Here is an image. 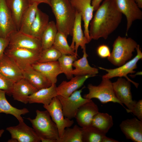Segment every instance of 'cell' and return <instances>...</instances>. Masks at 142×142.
<instances>
[{
  "label": "cell",
  "mask_w": 142,
  "mask_h": 142,
  "mask_svg": "<svg viewBox=\"0 0 142 142\" xmlns=\"http://www.w3.org/2000/svg\"><path fill=\"white\" fill-rule=\"evenodd\" d=\"M71 3L76 10L80 13L84 22V35L89 43L91 40L89 33L90 22L93 17L94 11L91 4L92 0H71Z\"/></svg>",
  "instance_id": "5bb4252c"
},
{
  "label": "cell",
  "mask_w": 142,
  "mask_h": 142,
  "mask_svg": "<svg viewBox=\"0 0 142 142\" xmlns=\"http://www.w3.org/2000/svg\"><path fill=\"white\" fill-rule=\"evenodd\" d=\"M103 0H92L91 4L93 7L94 11H96L100 5V3Z\"/></svg>",
  "instance_id": "60d3db41"
},
{
  "label": "cell",
  "mask_w": 142,
  "mask_h": 142,
  "mask_svg": "<svg viewBox=\"0 0 142 142\" xmlns=\"http://www.w3.org/2000/svg\"><path fill=\"white\" fill-rule=\"evenodd\" d=\"M113 125V118L111 115L106 113L99 112L94 116L91 126L106 134Z\"/></svg>",
  "instance_id": "f546056e"
},
{
  "label": "cell",
  "mask_w": 142,
  "mask_h": 142,
  "mask_svg": "<svg viewBox=\"0 0 142 142\" xmlns=\"http://www.w3.org/2000/svg\"><path fill=\"white\" fill-rule=\"evenodd\" d=\"M56 84H52L50 87L37 90L28 97V103H37L43 105L49 104L53 98L57 95Z\"/></svg>",
  "instance_id": "cb8c5ba5"
},
{
  "label": "cell",
  "mask_w": 142,
  "mask_h": 142,
  "mask_svg": "<svg viewBox=\"0 0 142 142\" xmlns=\"http://www.w3.org/2000/svg\"><path fill=\"white\" fill-rule=\"evenodd\" d=\"M116 7L126 17L127 24L126 36L135 21L142 19V12L135 0H113Z\"/></svg>",
  "instance_id": "8fae6325"
},
{
  "label": "cell",
  "mask_w": 142,
  "mask_h": 142,
  "mask_svg": "<svg viewBox=\"0 0 142 142\" xmlns=\"http://www.w3.org/2000/svg\"><path fill=\"white\" fill-rule=\"evenodd\" d=\"M58 32L55 22L53 21L49 22L41 37L42 49L53 45Z\"/></svg>",
  "instance_id": "4dcf8cb0"
},
{
  "label": "cell",
  "mask_w": 142,
  "mask_h": 142,
  "mask_svg": "<svg viewBox=\"0 0 142 142\" xmlns=\"http://www.w3.org/2000/svg\"><path fill=\"white\" fill-rule=\"evenodd\" d=\"M90 22V38L97 40L106 39L118 28L122 18V14L113 0H104L100 5Z\"/></svg>",
  "instance_id": "6da1fadb"
},
{
  "label": "cell",
  "mask_w": 142,
  "mask_h": 142,
  "mask_svg": "<svg viewBox=\"0 0 142 142\" xmlns=\"http://www.w3.org/2000/svg\"><path fill=\"white\" fill-rule=\"evenodd\" d=\"M0 74L14 83L23 78L22 71L4 54L0 59Z\"/></svg>",
  "instance_id": "ac0fdd59"
},
{
  "label": "cell",
  "mask_w": 142,
  "mask_h": 142,
  "mask_svg": "<svg viewBox=\"0 0 142 142\" xmlns=\"http://www.w3.org/2000/svg\"><path fill=\"white\" fill-rule=\"evenodd\" d=\"M138 45L131 38L118 36L113 43L112 51L108 59L113 65L121 66L131 59Z\"/></svg>",
  "instance_id": "277c9868"
},
{
  "label": "cell",
  "mask_w": 142,
  "mask_h": 142,
  "mask_svg": "<svg viewBox=\"0 0 142 142\" xmlns=\"http://www.w3.org/2000/svg\"><path fill=\"white\" fill-rule=\"evenodd\" d=\"M37 90L23 78L14 83L12 95L14 100L26 104L28 97Z\"/></svg>",
  "instance_id": "d6986e66"
},
{
  "label": "cell",
  "mask_w": 142,
  "mask_h": 142,
  "mask_svg": "<svg viewBox=\"0 0 142 142\" xmlns=\"http://www.w3.org/2000/svg\"><path fill=\"white\" fill-rule=\"evenodd\" d=\"M82 128L77 125L65 128L63 135L57 142H83Z\"/></svg>",
  "instance_id": "1f68e13d"
},
{
  "label": "cell",
  "mask_w": 142,
  "mask_h": 142,
  "mask_svg": "<svg viewBox=\"0 0 142 142\" xmlns=\"http://www.w3.org/2000/svg\"><path fill=\"white\" fill-rule=\"evenodd\" d=\"M14 83L0 74V90H4L6 94L11 96Z\"/></svg>",
  "instance_id": "8d00e7d4"
},
{
  "label": "cell",
  "mask_w": 142,
  "mask_h": 142,
  "mask_svg": "<svg viewBox=\"0 0 142 142\" xmlns=\"http://www.w3.org/2000/svg\"><path fill=\"white\" fill-rule=\"evenodd\" d=\"M119 126L126 139L142 142V121L135 118L128 119L123 121Z\"/></svg>",
  "instance_id": "9a60e30c"
},
{
  "label": "cell",
  "mask_w": 142,
  "mask_h": 142,
  "mask_svg": "<svg viewBox=\"0 0 142 142\" xmlns=\"http://www.w3.org/2000/svg\"><path fill=\"white\" fill-rule=\"evenodd\" d=\"M130 83L122 77H119L112 83L115 95L119 101L127 108L126 109L127 112L132 109L137 102L133 99Z\"/></svg>",
  "instance_id": "7c38bea8"
},
{
  "label": "cell",
  "mask_w": 142,
  "mask_h": 142,
  "mask_svg": "<svg viewBox=\"0 0 142 142\" xmlns=\"http://www.w3.org/2000/svg\"><path fill=\"white\" fill-rule=\"evenodd\" d=\"M6 1L18 31L22 18L30 5L29 0H6Z\"/></svg>",
  "instance_id": "603a6c76"
},
{
  "label": "cell",
  "mask_w": 142,
  "mask_h": 142,
  "mask_svg": "<svg viewBox=\"0 0 142 142\" xmlns=\"http://www.w3.org/2000/svg\"><path fill=\"white\" fill-rule=\"evenodd\" d=\"M6 94L4 91L0 90V113L12 115L17 119L19 122L24 121L21 116L28 113L29 110L26 108L19 109L12 106L7 100Z\"/></svg>",
  "instance_id": "83f0119b"
},
{
  "label": "cell",
  "mask_w": 142,
  "mask_h": 142,
  "mask_svg": "<svg viewBox=\"0 0 142 142\" xmlns=\"http://www.w3.org/2000/svg\"><path fill=\"white\" fill-rule=\"evenodd\" d=\"M135 2L140 9L142 8V0H135Z\"/></svg>",
  "instance_id": "f6af8a7d"
},
{
  "label": "cell",
  "mask_w": 142,
  "mask_h": 142,
  "mask_svg": "<svg viewBox=\"0 0 142 142\" xmlns=\"http://www.w3.org/2000/svg\"><path fill=\"white\" fill-rule=\"evenodd\" d=\"M50 6L54 14L58 32L72 36L76 10L69 0H51Z\"/></svg>",
  "instance_id": "7a4b0ae2"
},
{
  "label": "cell",
  "mask_w": 142,
  "mask_h": 142,
  "mask_svg": "<svg viewBox=\"0 0 142 142\" xmlns=\"http://www.w3.org/2000/svg\"><path fill=\"white\" fill-rule=\"evenodd\" d=\"M77 57L75 55L62 54L58 60L62 73H64L68 79L73 77L72 73L73 70V64L77 59Z\"/></svg>",
  "instance_id": "d6a6232c"
},
{
  "label": "cell",
  "mask_w": 142,
  "mask_h": 142,
  "mask_svg": "<svg viewBox=\"0 0 142 142\" xmlns=\"http://www.w3.org/2000/svg\"><path fill=\"white\" fill-rule=\"evenodd\" d=\"M99 112L97 105L91 99L79 108L74 118L80 127L85 128L91 126L94 116Z\"/></svg>",
  "instance_id": "2e32d148"
},
{
  "label": "cell",
  "mask_w": 142,
  "mask_h": 142,
  "mask_svg": "<svg viewBox=\"0 0 142 142\" xmlns=\"http://www.w3.org/2000/svg\"><path fill=\"white\" fill-rule=\"evenodd\" d=\"M92 77L90 75L75 76L69 81H63L57 87V95L65 98L69 97L74 91L82 87L88 79Z\"/></svg>",
  "instance_id": "ffe728a7"
},
{
  "label": "cell",
  "mask_w": 142,
  "mask_h": 142,
  "mask_svg": "<svg viewBox=\"0 0 142 142\" xmlns=\"http://www.w3.org/2000/svg\"><path fill=\"white\" fill-rule=\"evenodd\" d=\"M35 118L27 119L32 124L33 128L40 139L55 140L57 141L60 137L57 126L52 120L47 110H37Z\"/></svg>",
  "instance_id": "3957f363"
},
{
  "label": "cell",
  "mask_w": 142,
  "mask_h": 142,
  "mask_svg": "<svg viewBox=\"0 0 142 142\" xmlns=\"http://www.w3.org/2000/svg\"><path fill=\"white\" fill-rule=\"evenodd\" d=\"M49 22L48 15L38 8L31 27L29 35L41 39L42 34Z\"/></svg>",
  "instance_id": "4316f807"
},
{
  "label": "cell",
  "mask_w": 142,
  "mask_h": 142,
  "mask_svg": "<svg viewBox=\"0 0 142 142\" xmlns=\"http://www.w3.org/2000/svg\"><path fill=\"white\" fill-rule=\"evenodd\" d=\"M131 112L136 116L139 120L142 121V100L137 101L133 108L127 112Z\"/></svg>",
  "instance_id": "74e56055"
},
{
  "label": "cell",
  "mask_w": 142,
  "mask_h": 142,
  "mask_svg": "<svg viewBox=\"0 0 142 142\" xmlns=\"http://www.w3.org/2000/svg\"><path fill=\"white\" fill-rule=\"evenodd\" d=\"M16 31L6 0H0V37H8L11 33Z\"/></svg>",
  "instance_id": "e0dca14e"
},
{
  "label": "cell",
  "mask_w": 142,
  "mask_h": 142,
  "mask_svg": "<svg viewBox=\"0 0 142 142\" xmlns=\"http://www.w3.org/2000/svg\"></svg>",
  "instance_id": "7dc6e473"
},
{
  "label": "cell",
  "mask_w": 142,
  "mask_h": 142,
  "mask_svg": "<svg viewBox=\"0 0 142 142\" xmlns=\"http://www.w3.org/2000/svg\"><path fill=\"white\" fill-rule=\"evenodd\" d=\"M32 67L44 75L52 84H56L57 77L62 73L58 61L44 63L37 62L32 65Z\"/></svg>",
  "instance_id": "44dd1931"
},
{
  "label": "cell",
  "mask_w": 142,
  "mask_h": 142,
  "mask_svg": "<svg viewBox=\"0 0 142 142\" xmlns=\"http://www.w3.org/2000/svg\"><path fill=\"white\" fill-rule=\"evenodd\" d=\"M22 72L23 78L38 90L48 87L52 84L44 75L34 69L32 66Z\"/></svg>",
  "instance_id": "d4e9b609"
},
{
  "label": "cell",
  "mask_w": 142,
  "mask_h": 142,
  "mask_svg": "<svg viewBox=\"0 0 142 142\" xmlns=\"http://www.w3.org/2000/svg\"><path fill=\"white\" fill-rule=\"evenodd\" d=\"M30 4H31L33 3H37L38 4L40 3H43L50 5L51 0H29Z\"/></svg>",
  "instance_id": "b9f144b4"
},
{
  "label": "cell",
  "mask_w": 142,
  "mask_h": 142,
  "mask_svg": "<svg viewBox=\"0 0 142 142\" xmlns=\"http://www.w3.org/2000/svg\"><path fill=\"white\" fill-rule=\"evenodd\" d=\"M82 128L83 142H102L106 135L92 126Z\"/></svg>",
  "instance_id": "836d02e7"
},
{
  "label": "cell",
  "mask_w": 142,
  "mask_h": 142,
  "mask_svg": "<svg viewBox=\"0 0 142 142\" xmlns=\"http://www.w3.org/2000/svg\"><path fill=\"white\" fill-rule=\"evenodd\" d=\"M137 54L133 59L122 65L113 69H108L101 67H98L100 69L105 71L107 73L103 75L102 78L110 79L115 77H124L126 79L132 83L136 88H137L139 84L129 79L127 76L129 73H133L135 72L134 70L137 68V63L142 58V53L139 45L136 48Z\"/></svg>",
  "instance_id": "52a82bcc"
},
{
  "label": "cell",
  "mask_w": 142,
  "mask_h": 142,
  "mask_svg": "<svg viewBox=\"0 0 142 142\" xmlns=\"http://www.w3.org/2000/svg\"><path fill=\"white\" fill-rule=\"evenodd\" d=\"M10 134L11 138L17 142H40V138L34 129L27 125L24 121L19 122L17 125L6 129Z\"/></svg>",
  "instance_id": "4fadbf2b"
},
{
  "label": "cell",
  "mask_w": 142,
  "mask_h": 142,
  "mask_svg": "<svg viewBox=\"0 0 142 142\" xmlns=\"http://www.w3.org/2000/svg\"><path fill=\"white\" fill-rule=\"evenodd\" d=\"M62 55L61 53L53 45L40 52L38 62L44 63L58 61Z\"/></svg>",
  "instance_id": "d590c367"
},
{
  "label": "cell",
  "mask_w": 142,
  "mask_h": 142,
  "mask_svg": "<svg viewBox=\"0 0 142 142\" xmlns=\"http://www.w3.org/2000/svg\"><path fill=\"white\" fill-rule=\"evenodd\" d=\"M40 52L20 48H6L4 54L13 62L22 71L38 62Z\"/></svg>",
  "instance_id": "8992f818"
},
{
  "label": "cell",
  "mask_w": 142,
  "mask_h": 142,
  "mask_svg": "<svg viewBox=\"0 0 142 142\" xmlns=\"http://www.w3.org/2000/svg\"><path fill=\"white\" fill-rule=\"evenodd\" d=\"M4 130L3 129L0 130V137H1L4 132Z\"/></svg>",
  "instance_id": "bcb514c9"
},
{
  "label": "cell",
  "mask_w": 142,
  "mask_h": 142,
  "mask_svg": "<svg viewBox=\"0 0 142 142\" xmlns=\"http://www.w3.org/2000/svg\"><path fill=\"white\" fill-rule=\"evenodd\" d=\"M40 140L42 142H57L56 140L52 139H40Z\"/></svg>",
  "instance_id": "ee69618b"
},
{
  "label": "cell",
  "mask_w": 142,
  "mask_h": 142,
  "mask_svg": "<svg viewBox=\"0 0 142 142\" xmlns=\"http://www.w3.org/2000/svg\"><path fill=\"white\" fill-rule=\"evenodd\" d=\"M39 4L34 3L30 5L22 18L18 31L29 35L30 29L35 18Z\"/></svg>",
  "instance_id": "f1b7e54d"
},
{
  "label": "cell",
  "mask_w": 142,
  "mask_h": 142,
  "mask_svg": "<svg viewBox=\"0 0 142 142\" xmlns=\"http://www.w3.org/2000/svg\"><path fill=\"white\" fill-rule=\"evenodd\" d=\"M97 52L98 55L102 58H108L111 54L110 48L105 44L99 45L97 49Z\"/></svg>",
  "instance_id": "f35d334b"
},
{
  "label": "cell",
  "mask_w": 142,
  "mask_h": 142,
  "mask_svg": "<svg viewBox=\"0 0 142 142\" xmlns=\"http://www.w3.org/2000/svg\"><path fill=\"white\" fill-rule=\"evenodd\" d=\"M75 19L72 31V39L70 47L78 56V50L80 46L83 49L88 43L85 37L82 28V17L80 13L76 11Z\"/></svg>",
  "instance_id": "7402d4cb"
},
{
  "label": "cell",
  "mask_w": 142,
  "mask_h": 142,
  "mask_svg": "<svg viewBox=\"0 0 142 142\" xmlns=\"http://www.w3.org/2000/svg\"><path fill=\"white\" fill-rule=\"evenodd\" d=\"M83 50L82 57L75 60L73 63V67L74 69L72 73L75 76L90 75L94 77L98 73V69L90 65L87 59L88 55L86 52V48Z\"/></svg>",
  "instance_id": "484cf974"
},
{
  "label": "cell",
  "mask_w": 142,
  "mask_h": 142,
  "mask_svg": "<svg viewBox=\"0 0 142 142\" xmlns=\"http://www.w3.org/2000/svg\"><path fill=\"white\" fill-rule=\"evenodd\" d=\"M67 38L63 34L58 32L53 46L59 51L62 55H75L77 56L74 51L69 45Z\"/></svg>",
  "instance_id": "e575fe53"
},
{
  "label": "cell",
  "mask_w": 142,
  "mask_h": 142,
  "mask_svg": "<svg viewBox=\"0 0 142 142\" xmlns=\"http://www.w3.org/2000/svg\"><path fill=\"white\" fill-rule=\"evenodd\" d=\"M87 88L89 93L83 95L84 98L89 99L96 98L103 104L110 102L117 103L124 107L123 104L116 98L113 90L112 83L110 79L102 78L99 85H95L90 84L88 85Z\"/></svg>",
  "instance_id": "5b68a950"
},
{
  "label": "cell",
  "mask_w": 142,
  "mask_h": 142,
  "mask_svg": "<svg viewBox=\"0 0 142 142\" xmlns=\"http://www.w3.org/2000/svg\"><path fill=\"white\" fill-rule=\"evenodd\" d=\"M119 141L107 137L105 135L103 138L102 142H118Z\"/></svg>",
  "instance_id": "7bdbcfd3"
},
{
  "label": "cell",
  "mask_w": 142,
  "mask_h": 142,
  "mask_svg": "<svg viewBox=\"0 0 142 142\" xmlns=\"http://www.w3.org/2000/svg\"><path fill=\"white\" fill-rule=\"evenodd\" d=\"M9 43L8 47L20 48L31 49L38 52L42 50L41 39L16 31L9 36Z\"/></svg>",
  "instance_id": "30bf717a"
},
{
  "label": "cell",
  "mask_w": 142,
  "mask_h": 142,
  "mask_svg": "<svg viewBox=\"0 0 142 142\" xmlns=\"http://www.w3.org/2000/svg\"><path fill=\"white\" fill-rule=\"evenodd\" d=\"M9 43V37L4 38L0 37V59L4 54L5 49Z\"/></svg>",
  "instance_id": "ab89813d"
},
{
  "label": "cell",
  "mask_w": 142,
  "mask_h": 142,
  "mask_svg": "<svg viewBox=\"0 0 142 142\" xmlns=\"http://www.w3.org/2000/svg\"><path fill=\"white\" fill-rule=\"evenodd\" d=\"M85 88L84 86L81 89L75 91L67 97L57 96L61 104L65 117L70 119L74 118L79 108L91 100L82 97L81 93Z\"/></svg>",
  "instance_id": "9c48e42d"
},
{
  "label": "cell",
  "mask_w": 142,
  "mask_h": 142,
  "mask_svg": "<svg viewBox=\"0 0 142 142\" xmlns=\"http://www.w3.org/2000/svg\"><path fill=\"white\" fill-rule=\"evenodd\" d=\"M43 106L48 111L52 120L56 125L60 138H61L65 128L71 127L74 121L64 117L61 104L57 96L53 98L49 104L43 105Z\"/></svg>",
  "instance_id": "ba28073f"
}]
</instances>
